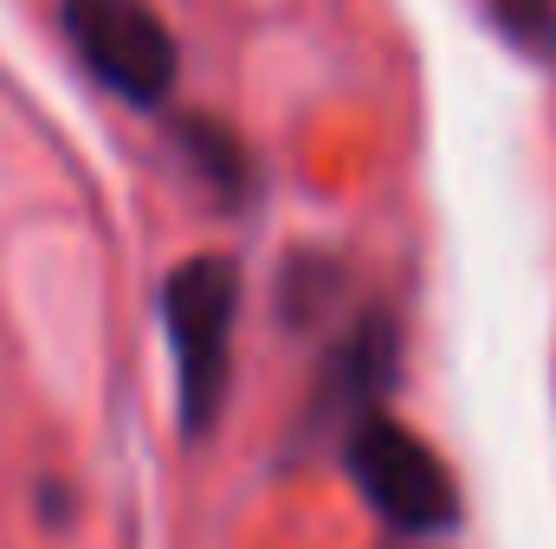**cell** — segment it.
<instances>
[{
	"label": "cell",
	"instance_id": "cell-5",
	"mask_svg": "<svg viewBox=\"0 0 556 549\" xmlns=\"http://www.w3.org/2000/svg\"><path fill=\"white\" fill-rule=\"evenodd\" d=\"M492 20L518 52L556 59V0H492Z\"/></svg>",
	"mask_w": 556,
	"mask_h": 549
},
{
	"label": "cell",
	"instance_id": "cell-1",
	"mask_svg": "<svg viewBox=\"0 0 556 549\" xmlns=\"http://www.w3.org/2000/svg\"><path fill=\"white\" fill-rule=\"evenodd\" d=\"M233 317H240L233 259L201 253V259H181L162 278V323H168V356H175V408H181V433L188 439H207L214 420L227 413Z\"/></svg>",
	"mask_w": 556,
	"mask_h": 549
},
{
	"label": "cell",
	"instance_id": "cell-3",
	"mask_svg": "<svg viewBox=\"0 0 556 549\" xmlns=\"http://www.w3.org/2000/svg\"><path fill=\"white\" fill-rule=\"evenodd\" d=\"M59 20H65V39H72L78 65L111 98L155 111L175 91L181 52H175V33L162 26V13L149 0H65Z\"/></svg>",
	"mask_w": 556,
	"mask_h": 549
},
{
	"label": "cell",
	"instance_id": "cell-2",
	"mask_svg": "<svg viewBox=\"0 0 556 549\" xmlns=\"http://www.w3.org/2000/svg\"><path fill=\"white\" fill-rule=\"evenodd\" d=\"M343 472L363 491V505L408 544H433L459 524V485L446 459L389 413H369L343 433Z\"/></svg>",
	"mask_w": 556,
	"mask_h": 549
},
{
	"label": "cell",
	"instance_id": "cell-4",
	"mask_svg": "<svg viewBox=\"0 0 556 549\" xmlns=\"http://www.w3.org/2000/svg\"><path fill=\"white\" fill-rule=\"evenodd\" d=\"M395 369H402V343H395V323H389L382 310L356 317V323L337 336L330 362H324V382H317V413L343 420V433H350L356 420L382 413V395L395 388Z\"/></svg>",
	"mask_w": 556,
	"mask_h": 549
}]
</instances>
